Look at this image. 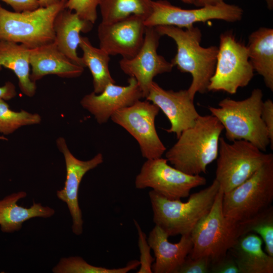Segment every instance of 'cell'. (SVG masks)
<instances>
[{
    "label": "cell",
    "instance_id": "obj_1",
    "mask_svg": "<svg viewBox=\"0 0 273 273\" xmlns=\"http://www.w3.org/2000/svg\"><path fill=\"white\" fill-rule=\"evenodd\" d=\"M223 130L214 116L200 115L194 125L183 131L166 152L165 158L174 167L186 173H205L207 166L217 158Z\"/></svg>",
    "mask_w": 273,
    "mask_h": 273
},
{
    "label": "cell",
    "instance_id": "obj_2",
    "mask_svg": "<svg viewBox=\"0 0 273 273\" xmlns=\"http://www.w3.org/2000/svg\"><path fill=\"white\" fill-rule=\"evenodd\" d=\"M155 27L161 36L166 35L175 41L176 53L170 62L180 72L192 75V81L187 89L191 98L194 100L197 93L208 92L215 70L218 47L201 46V31L194 25L185 29L166 25Z\"/></svg>",
    "mask_w": 273,
    "mask_h": 273
},
{
    "label": "cell",
    "instance_id": "obj_3",
    "mask_svg": "<svg viewBox=\"0 0 273 273\" xmlns=\"http://www.w3.org/2000/svg\"><path fill=\"white\" fill-rule=\"evenodd\" d=\"M263 94L260 88L254 89L247 98L221 100L218 107L209 106L211 114L220 122L228 140L247 141L265 152L270 145L268 132L261 118Z\"/></svg>",
    "mask_w": 273,
    "mask_h": 273
},
{
    "label": "cell",
    "instance_id": "obj_4",
    "mask_svg": "<svg viewBox=\"0 0 273 273\" xmlns=\"http://www.w3.org/2000/svg\"><path fill=\"white\" fill-rule=\"evenodd\" d=\"M220 188L214 179L208 187L190 195L187 202L168 199L151 190L149 193L153 220L168 237L190 235L209 212Z\"/></svg>",
    "mask_w": 273,
    "mask_h": 273
},
{
    "label": "cell",
    "instance_id": "obj_5",
    "mask_svg": "<svg viewBox=\"0 0 273 273\" xmlns=\"http://www.w3.org/2000/svg\"><path fill=\"white\" fill-rule=\"evenodd\" d=\"M65 3L31 11H10L0 4V40L23 44L29 49L55 41L54 22Z\"/></svg>",
    "mask_w": 273,
    "mask_h": 273
},
{
    "label": "cell",
    "instance_id": "obj_6",
    "mask_svg": "<svg viewBox=\"0 0 273 273\" xmlns=\"http://www.w3.org/2000/svg\"><path fill=\"white\" fill-rule=\"evenodd\" d=\"M224 193L219 188L209 212L190 234L192 258L207 257L211 264L223 257L241 237L239 223L225 217L222 211Z\"/></svg>",
    "mask_w": 273,
    "mask_h": 273
},
{
    "label": "cell",
    "instance_id": "obj_7",
    "mask_svg": "<svg viewBox=\"0 0 273 273\" xmlns=\"http://www.w3.org/2000/svg\"><path fill=\"white\" fill-rule=\"evenodd\" d=\"M273 200V160L230 192L224 193V215L239 223L249 219L271 206Z\"/></svg>",
    "mask_w": 273,
    "mask_h": 273
},
{
    "label": "cell",
    "instance_id": "obj_8",
    "mask_svg": "<svg viewBox=\"0 0 273 273\" xmlns=\"http://www.w3.org/2000/svg\"><path fill=\"white\" fill-rule=\"evenodd\" d=\"M272 160V154L262 151L247 141L237 140L229 143L220 137L215 179L226 193Z\"/></svg>",
    "mask_w": 273,
    "mask_h": 273
},
{
    "label": "cell",
    "instance_id": "obj_9",
    "mask_svg": "<svg viewBox=\"0 0 273 273\" xmlns=\"http://www.w3.org/2000/svg\"><path fill=\"white\" fill-rule=\"evenodd\" d=\"M254 71L247 46L232 32L226 31L220 35L215 70L208 91L235 94L249 83Z\"/></svg>",
    "mask_w": 273,
    "mask_h": 273
},
{
    "label": "cell",
    "instance_id": "obj_10",
    "mask_svg": "<svg viewBox=\"0 0 273 273\" xmlns=\"http://www.w3.org/2000/svg\"><path fill=\"white\" fill-rule=\"evenodd\" d=\"M167 162L162 157L147 159L135 177V188H150L168 199L180 200L188 197L192 189L206 184L204 177L186 173Z\"/></svg>",
    "mask_w": 273,
    "mask_h": 273
},
{
    "label": "cell",
    "instance_id": "obj_11",
    "mask_svg": "<svg viewBox=\"0 0 273 273\" xmlns=\"http://www.w3.org/2000/svg\"><path fill=\"white\" fill-rule=\"evenodd\" d=\"M243 15V10L240 7L225 2L215 6L184 9L166 0H158L152 1L151 12L144 23L146 27L166 25L187 28L210 20L235 22L241 20Z\"/></svg>",
    "mask_w": 273,
    "mask_h": 273
},
{
    "label": "cell",
    "instance_id": "obj_12",
    "mask_svg": "<svg viewBox=\"0 0 273 273\" xmlns=\"http://www.w3.org/2000/svg\"><path fill=\"white\" fill-rule=\"evenodd\" d=\"M159 111V108L150 101L140 100L117 111L110 118L135 139L143 157L147 159L161 157L166 150L155 125Z\"/></svg>",
    "mask_w": 273,
    "mask_h": 273
},
{
    "label": "cell",
    "instance_id": "obj_13",
    "mask_svg": "<svg viewBox=\"0 0 273 273\" xmlns=\"http://www.w3.org/2000/svg\"><path fill=\"white\" fill-rule=\"evenodd\" d=\"M161 36L155 27H146L143 43L138 53L133 57L122 58L119 62L122 71L136 79L145 98L154 77L170 72L174 67L157 53Z\"/></svg>",
    "mask_w": 273,
    "mask_h": 273
},
{
    "label": "cell",
    "instance_id": "obj_14",
    "mask_svg": "<svg viewBox=\"0 0 273 273\" xmlns=\"http://www.w3.org/2000/svg\"><path fill=\"white\" fill-rule=\"evenodd\" d=\"M57 145L64 155L66 170L64 186L57 191V196L67 205L72 218L73 233L76 235H80L83 232V221L78 202L80 184L87 172L103 162V156L99 153L91 159L83 161L77 159L71 153L64 138H59Z\"/></svg>",
    "mask_w": 273,
    "mask_h": 273
},
{
    "label": "cell",
    "instance_id": "obj_15",
    "mask_svg": "<svg viewBox=\"0 0 273 273\" xmlns=\"http://www.w3.org/2000/svg\"><path fill=\"white\" fill-rule=\"evenodd\" d=\"M145 19L133 15L110 24L101 22L98 27L100 47L109 55H120L130 59L143 43Z\"/></svg>",
    "mask_w": 273,
    "mask_h": 273
},
{
    "label": "cell",
    "instance_id": "obj_16",
    "mask_svg": "<svg viewBox=\"0 0 273 273\" xmlns=\"http://www.w3.org/2000/svg\"><path fill=\"white\" fill-rule=\"evenodd\" d=\"M146 99L156 105L165 115L170 127L165 130L177 138L185 130L192 127L200 115L188 89L166 90L153 81Z\"/></svg>",
    "mask_w": 273,
    "mask_h": 273
},
{
    "label": "cell",
    "instance_id": "obj_17",
    "mask_svg": "<svg viewBox=\"0 0 273 273\" xmlns=\"http://www.w3.org/2000/svg\"><path fill=\"white\" fill-rule=\"evenodd\" d=\"M115 83L108 84L100 94L93 92L86 95L80 101L83 108L92 114L100 124L107 122L117 111L131 106L143 98L134 77H130L125 86Z\"/></svg>",
    "mask_w": 273,
    "mask_h": 273
},
{
    "label": "cell",
    "instance_id": "obj_18",
    "mask_svg": "<svg viewBox=\"0 0 273 273\" xmlns=\"http://www.w3.org/2000/svg\"><path fill=\"white\" fill-rule=\"evenodd\" d=\"M168 237L160 227L155 225L147 238L155 256L152 265L153 272L178 273L192 248L190 235L181 236L176 243L169 242Z\"/></svg>",
    "mask_w": 273,
    "mask_h": 273
},
{
    "label": "cell",
    "instance_id": "obj_19",
    "mask_svg": "<svg viewBox=\"0 0 273 273\" xmlns=\"http://www.w3.org/2000/svg\"><path fill=\"white\" fill-rule=\"evenodd\" d=\"M29 64L31 80L35 82L49 74L61 77L74 78L80 76L84 67L72 62L57 48L55 42L30 49Z\"/></svg>",
    "mask_w": 273,
    "mask_h": 273
},
{
    "label": "cell",
    "instance_id": "obj_20",
    "mask_svg": "<svg viewBox=\"0 0 273 273\" xmlns=\"http://www.w3.org/2000/svg\"><path fill=\"white\" fill-rule=\"evenodd\" d=\"M93 24L81 18L75 12L64 7L54 22L55 43L59 50L75 64L85 67L77 53L81 32L91 30Z\"/></svg>",
    "mask_w": 273,
    "mask_h": 273
},
{
    "label": "cell",
    "instance_id": "obj_21",
    "mask_svg": "<svg viewBox=\"0 0 273 273\" xmlns=\"http://www.w3.org/2000/svg\"><path fill=\"white\" fill-rule=\"evenodd\" d=\"M263 241L249 233L240 237L229 252L234 257L240 273H272L273 257L262 249Z\"/></svg>",
    "mask_w": 273,
    "mask_h": 273
},
{
    "label": "cell",
    "instance_id": "obj_22",
    "mask_svg": "<svg viewBox=\"0 0 273 273\" xmlns=\"http://www.w3.org/2000/svg\"><path fill=\"white\" fill-rule=\"evenodd\" d=\"M27 196L26 192L9 195L0 200V227L2 232L19 231L26 221L34 217L48 218L55 214L54 209L33 203L29 208L17 205V202Z\"/></svg>",
    "mask_w": 273,
    "mask_h": 273
},
{
    "label": "cell",
    "instance_id": "obj_23",
    "mask_svg": "<svg viewBox=\"0 0 273 273\" xmlns=\"http://www.w3.org/2000/svg\"><path fill=\"white\" fill-rule=\"evenodd\" d=\"M247 47L254 71L273 91V29L261 27L252 32Z\"/></svg>",
    "mask_w": 273,
    "mask_h": 273
},
{
    "label": "cell",
    "instance_id": "obj_24",
    "mask_svg": "<svg viewBox=\"0 0 273 273\" xmlns=\"http://www.w3.org/2000/svg\"><path fill=\"white\" fill-rule=\"evenodd\" d=\"M30 50L23 44L0 40V67L12 70L18 79L21 91L31 97L36 87L30 77Z\"/></svg>",
    "mask_w": 273,
    "mask_h": 273
},
{
    "label": "cell",
    "instance_id": "obj_25",
    "mask_svg": "<svg viewBox=\"0 0 273 273\" xmlns=\"http://www.w3.org/2000/svg\"><path fill=\"white\" fill-rule=\"evenodd\" d=\"M79 47L82 51V63L93 76L94 92L100 94L108 84L115 83L109 70L110 55L100 48L93 46L87 37H81Z\"/></svg>",
    "mask_w": 273,
    "mask_h": 273
},
{
    "label": "cell",
    "instance_id": "obj_26",
    "mask_svg": "<svg viewBox=\"0 0 273 273\" xmlns=\"http://www.w3.org/2000/svg\"><path fill=\"white\" fill-rule=\"evenodd\" d=\"M152 0H100L102 23L110 24L135 15L145 20L152 10Z\"/></svg>",
    "mask_w": 273,
    "mask_h": 273
},
{
    "label": "cell",
    "instance_id": "obj_27",
    "mask_svg": "<svg viewBox=\"0 0 273 273\" xmlns=\"http://www.w3.org/2000/svg\"><path fill=\"white\" fill-rule=\"evenodd\" d=\"M241 236L253 233L258 235L265 245V252L273 257V206L253 217L238 223Z\"/></svg>",
    "mask_w": 273,
    "mask_h": 273
},
{
    "label": "cell",
    "instance_id": "obj_28",
    "mask_svg": "<svg viewBox=\"0 0 273 273\" xmlns=\"http://www.w3.org/2000/svg\"><path fill=\"white\" fill-rule=\"evenodd\" d=\"M140 266V261L133 260L128 262L124 267L108 268L96 266L87 263L79 256L63 258L53 268L54 273H127L135 269Z\"/></svg>",
    "mask_w": 273,
    "mask_h": 273
},
{
    "label": "cell",
    "instance_id": "obj_29",
    "mask_svg": "<svg viewBox=\"0 0 273 273\" xmlns=\"http://www.w3.org/2000/svg\"><path fill=\"white\" fill-rule=\"evenodd\" d=\"M41 117L38 114L22 110H12L4 100L0 99V132L9 134L24 125L39 123Z\"/></svg>",
    "mask_w": 273,
    "mask_h": 273
},
{
    "label": "cell",
    "instance_id": "obj_30",
    "mask_svg": "<svg viewBox=\"0 0 273 273\" xmlns=\"http://www.w3.org/2000/svg\"><path fill=\"white\" fill-rule=\"evenodd\" d=\"M100 0H67L65 7L87 21L94 24L97 19V7Z\"/></svg>",
    "mask_w": 273,
    "mask_h": 273
},
{
    "label": "cell",
    "instance_id": "obj_31",
    "mask_svg": "<svg viewBox=\"0 0 273 273\" xmlns=\"http://www.w3.org/2000/svg\"><path fill=\"white\" fill-rule=\"evenodd\" d=\"M134 223L138 233V245L140 252V267L137 273H152V265L155 258L151 254V248L148 244L146 234L135 220H134Z\"/></svg>",
    "mask_w": 273,
    "mask_h": 273
},
{
    "label": "cell",
    "instance_id": "obj_32",
    "mask_svg": "<svg viewBox=\"0 0 273 273\" xmlns=\"http://www.w3.org/2000/svg\"><path fill=\"white\" fill-rule=\"evenodd\" d=\"M210 266L211 261L207 257L192 258L188 255L178 273L210 272Z\"/></svg>",
    "mask_w": 273,
    "mask_h": 273
},
{
    "label": "cell",
    "instance_id": "obj_33",
    "mask_svg": "<svg viewBox=\"0 0 273 273\" xmlns=\"http://www.w3.org/2000/svg\"><path fill=\"white\" fill-rule=\"evenodd\" d=\"M210 272L240 273V271L234 257L228 251L223 257L211 264Z\"/></svg>",
    "mask_w": 273,
    "mask_h": 273
},
{
    "label": "cell",
    "instance_id": "obj_34",
    "mask_svg": "<svg viewBox=\"0 0 273 273\" xmlns=\"http://www.w3.org/2000/svg\"><path fill=\"white\" fill-rule=\"evenodd\" d=\"M261 118L268 132L270 146L273 148V102L270 99L263 101L261 109Z\"/></svg>",
    "mask_w": 273,
    "mask_h": 273
},
{
    "label": "cell",
    "instance_id": "obj_35",
    "mask_svg": "<svg viewBox=\"0 0 273 273\" xmlns=\"http://www.w3.org/2000/svg\"><path fill=\"white\" fill-rule=\"evenodd\" d=\"M1 1L10 5L16 12L31 11L40 7L38 0Z\"/></svg>",
    "mask_w": 273,
    "mask_h": 273
},
{
    "label": "cell",
    "instance_id": "obj_36",
    "mask_svg": "<svg viewBox=\"0 0 273 273\" xmlns=\"http://www.w3.org/2000/svg\"><path fill=\"white\" fill-rule=\"evenodd\" d=\"M16 87L11 82H7L3 86H0V99L9 100L16 96Z\"/></svg>",
    "mask_w": 273,
    "mask_h": 273
},
{
    "label": "cell",
    "instance_id": "obj_37",
    "mask_svg": "<svg viewBox=\"0 0 273 273\" xmlns=\"http://www.w3.org/2000/svg\"><path fill=\"white\" fill-rule=\"evenodd\" d=\"M224 3V0H195V6L203 7L206 6H215Z\"/></svg>",
    "mask_w": 273,
    "mask_h": 273
},
{
    "label": "cell",
    "instance_id": "obj_38",
    "mask_svg": "<svg viewBox=\"0 0 273 273\" xmlns=\"http://www.w3.org/2000/svg\"><path fill=\"white\" fill-rule=\"evenodd\" d=\"M40 7H47L62 2L61 0H38Z\"/></svg>",
    "mask_w": 273,
    "mask_h": 273
},
{
    "label": "cell",
    "instance_id": "obj_39",
    "mask_svg": "<svg viewBox=\"0 0 273 273\" xmlns=\"http://www.w3.org/2000/svg\"><path fill=\"white\" fill-rule=\"evenodd\" d=\"M266 3L267 7L269 10L273 9V0H265Z\"/></svg>",
    "mask_w": 273,
    "mask_h": 273
},
{
    "label": "cell",
    "instance_id": "obj_40",
    "mask_svg": "<svg viewBox=\"0 0 273 273\" xmlns=\"http://www.w3.org/2000/svg\"><path fill=\"white\" fill-rule=\"evenodd\" d=\"M180 1L184 3L188 4L195 5V0H180Z\"/></svg>",
    "mask_w": 273,
    "mask_h": 273
},
{
    "label": "cell",
    "instance_id": "obj_41",
    "mask_svg": "<svg viewBox=\"0 0 273 273\" xmlns=\"http://www.w3.org/2000/svg\"><path fill=\"white\" fill-rule=\"evenodd\" d=\"M0 140H7V139L3 136H0Z\"/></svg>",
    "mask_w": 273,
    "mask_h": 273
},
{
    "label": "cell",
    "instance_id": "obj_42",
    "mask_svg": "<svg viewBox=\"0 0 273 273\" xmlns=\"http://www.w3.org/2000/svg\"><path fill=\"white\" fill-rule=\"evenodd\" d=\"M61 1L65 3H66V2L67 1V0H61Z\"/></svg>",
    "mask_w": 273,
    "mask_h": 273
}]
</instances>
